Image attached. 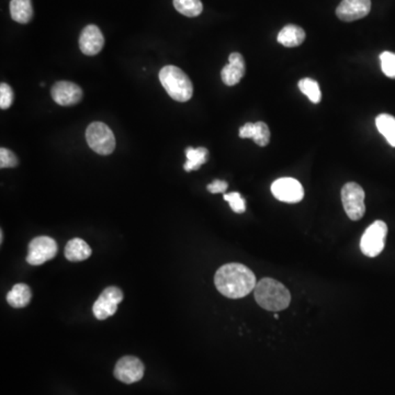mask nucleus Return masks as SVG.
<instances>
[{
    "mask_svg": "<svg viewBox=\"0 0 395 395\" xmlns=\"http://www.w3.org/2000/svg\"><path fill=\"white\" fill-rule=\"evenodd\" d=\"M224 200L228 202L230 209L233 210L234 212H245L246 203H245V200L242 198L241 194H238V192H230V194H224Z\"/></svg>",
    "mask_w": 395,
    "mask_h": 395,
    "instance_id": "nucleus-25",
    "label": "nucleus"
},
{
    "mask_svg": "<svg viewBox=\"0 0 395 395\" xmlns=\"http://www.w3.org/2000/svg\"><path fill=\"white\" fill-rule=\"evenodd\" d=\"M103 44H105V37L97 26L90 24L81 31L79 47L85 56H96L101 52Z\"/></svg>",
    "mask_w": 395,
    "mask_h": 395,
    "instance_id": "nucleus-13",
    "label": "nucleus"
},
{
    "mask_svg": "<svg viewBox=\"0 0 395 395\" xmlns=\"http://www.w3.org/2000/svg\"><path fill=\"white\" fill-rule=\"evenodd\" d=\"M90 245L81 238H73L66 244L65 257L69 262H78L86 260L92 255Z\"/></svg>",
    "mask_w": 395,
    "mask_h": 395,
    "instance_id": "nucleus-16",
    "label": "nucleus"
},
{
    "mask_svg": "<svg viewBox=\"0 0 395 395\" xmlns=\"http://www.w3.org/2000/svg\"><path fill=\"white\" fill-rule=\"evenodd\" d=\"M278 42L283 47H296L301 45L305 40V32L300 26L294 24L285 26L277 37Z\"/></svg>",
    "mask_w": 395,
    "mask_h": 395,
    "instance_id": "nucleus-17",
    "label": "nucleus"
},
{
    "mask_svg": "<svg viewBox=\"0 0 395 395\" xmlns=\"http://www.w3.org/2000/svg\"><path fill=\"white\" fill-rule=\"evenodd\" d=\"M51 94L53 100L63 107L77 105L83 99L81 87L71 81H58L52 87Z\"/></svg>",
    "mask_w": 395,
    "mask_h": 395,
    "instance_id": "nucleus-12",
    "label": "nucleus"
},
{
    "mask_svg": "<svg viewBox=\"0 0 395 395\" xmlns=\"http://www.w3.org/2000/svg\"><path fill=\"white\" fill-rule=\"evenodd\" d=\"M160 81L167 94L176 101L192 99L194 86L185 72L176 66H165L160 72Z\"/></svg>",
    "mask_w": 395,
    "mask_h": 395,
    "instance_id": "nucleus-3",
    "label": "nucleus"
},
{
    "mask_svg": "<svg viewBox=\"0 0 395 395\" xmlns=\"http://www.w3.org/2000/svg\"><path fill=\"white\" fill-rule=\"evenodd\" d=\"M387 235V226L383 221H376L367 228L362 241L360 249L367 257H377L383 253L385 246V238Z\"/></svg>",
    "mask_w": 395,
    "mask_h": 395,
    "instance_id": "nucleus-6",
    "label": "nucleus"
},
{
    "mask_svg": "<svg viewBox=\"0 0 395 395\" xmlns=\"http://www.w3.org/2000/svg\"><path fill=\"white\" fill-rule=\"evenodd\" d=\"M299 88L302 94H305L309 98L310 101L313 103H319L322 99V94L319 90V83L314 79L303 78L299 81Z\"/></svg>",
    "mask_w": 395,
    "mask_h": 395,
    "instance_id": "nucleus-23",
    "label": "nucleus"
},
{
    "mask_svg": "<svg viewBox=\"0 0 395 395\" xmlns=\"http://www.w3.org/2000/svg\"><path fill=\"white\" fill-rule=\"evenodd\" d=\"M0 241H1V243H3V230H1V235H0Z\"/></svg>",
    "mask_w": 395,
    "mask_h": 395,
    "instance_id": "nucleus-29",
    "label": "nucleus"
},
{
    "mask_svg": "<svg viewBox=\"0 0 395 395\" xmlns=\"http://www.w3.org/2000/svg\"><path fill=\"white\" fill-rule=\"evenodd\" d=\"M144 364L139 358L126 356L121 358L115 368V377L126 385L137 383L144 376Z\"/></svg>",
    "mask_w": 395,
    "mask_h": 395,
    "instance_id": "nucleus-9",
    "label": "nucleus"
},
{
    "mask_svg": "<svg viewBox=\"0 0 395 395\" xmlns=\"http://www.w3.org/2000/svg\"><path fill=\"white\" fill-rule=\"evenodd\" d=\"M215 283L223 296L241 299L249 296L257 285L256 276L245 264H226L215 272Z\"/></svg>",
    "mask_w": 395,
    "mask_h": 395,
    "instance_id": "nucleus-1",
    "label": "nucleus"
},
{
    "mask_svg": "<svg viewBox=\"0 0 395 395\" xmlns=\"http://www.w3.org/2000/svg\"><path fill=\"white\" fill-rule=\"evenodd\" d=\"M208 155H209V152L204 147H198V149L188 147L186 149L187 162L183 165V169L186 171L199 169L204 162H207Z\"/></svg>",
    "mask_w": 395,
    "mask_h": 395,
    "instance_id": "nucleus-21",
    "label": "nucleus"
},
{
    "mask_svg": "<svg viewBox=\"0 0 395 395\" xmlns=\"http://www.w3.org/2000/svg\"><path fill=\"white\" fill-rule=\"evenodd\" d=\"M11 18L18 24H26L33 16L31 0H11Z\"/></svg>",
    "mask_w": 395,
    "mask_h": 395,
    "instance_id": "nucleus-19",
    "label": "nucleus"
},
{
    "mask_svg": "<svg viewBox=\"0 0 395 395\" xmlns=\"http://www.w3.org/2000/svg\"><path fill=\"white\" fill-rule=\"evenodd\" d=\"M376 126L380 133L385 136L387 143L395 147V118L387 113H381L376 119Z\"/></svg>",
    "mask_w": 395,
    "mask_h": 395,
    "instance_id": "nucleus-20",
    "label": "nucleus"
},
{
    "mask_svg": "<svg viewBox=\"0 0 395 395\" xmlns=\"http://www.w3.org/2000/svg\"><path fill=\"white\" fill-rule=\"evenodd\" d=\"M122 300H124L122 291L117 287H109L100 294L97 301L94 302L92 306L94 317L101 321L112 317Z\"/></svg>",
    "mask_w": 395,
    "mask_h": 395,
    "instance_id": "nucleus-8",
    "label": "nucleus"
},
{
    "mask_svg": "<svg viewBox=\"0 0 395 395\" xmlns=\"http://www.w3.org/2000/svg\"><path fill=\"white\" fill-rule=\"evenodd\" d=\"M245 75V60L239 53H232L228 65L223 67L221 77L226 86H235Z\"/></svg>",
    "mask_w": 395,
    "mask_h": 395,
    "instance_id": "nucleus-14",
    "label": "nucleus"
},
{
    "mask_svg": "<svg viewBox=\"0 0 395 395\" xmlns=\"http://www.w3.org/2000/svg\"><path fill=\"white\" fill-rule=\"evenodd\" d=\"M364 189L356 183H346L342 189V201L346 215L353 221L362 219L366 212Z\"/></svg>",
    "mask_w": 395,
    "mask_h": 395,
    "instance_id": "nucleus-5",
    "label": "nucleus"
},
{
    "mask_svg": "<svg viewBox=\"0 0 395 395\" xmlns=\"http://www.w3.org/2000/svg\"><path fill=\"white\" fill-rule=\"evenodd\" d=\"M87 143L94 152L110 155L115 149V137L111 128L102 122H92L86 130Z\"/></svg>",
    "mask_w": 395,
    "mask_h": 395,
    "instance_id": "nucleus-4",
    "label": "nucleus"
},
{
    "mask_svg": "<svg viewBox=\"0 0 395 395\" xmlns=\"http://www.w3.org/2000/svg\"><path fill=\"white\" fill-rule=\"evenodd\" d=\"M371 10V0H343L336 9V16L342 22H356L364 18Z\"/></svg>",
    "mask_w": 395,
    "mask_h": 395,
    "instance_id": "nucleus-11",
    "label": "nucleus"
},
{
    "mask_svg": "<svg viewBox=\"0 0 395 395\" xmlns=\"http://www.w3.org/2000/svg\"><path fill=\"white\" fill-rule=\"evenodd\" d=\"M13 102V92L11 87L8 84L0 85V108L5 110L8 109Z\"/></svg>",
    "mask_w": 395,
    "mask_h": 395,
    "instance_id": "nucleus-27",
    "label": "nucleus"
},
{
    "mask_svg": "<svg viewBox=\"0 0 395 395\" xmlns=\"http://www.w3.org/2000/svg\"><path fill=\"white\" fill-rule=\"evenodd\" d=\"M58 254V244L49 236H37L29 244L26 262L32 266H40L53 260Z\"/></svg>",
    "mask_w": 395,
    "mask_h": 395,
    "instance_id": "nucleus-7",
    "label": "nucleus"
},
{
    "mask_svg": "<svg viewBox=\"0 0 395 395\" xmlns=\"http://www.w3.org/2000/svg\"><path fill=\"white\" fill-rule=\"evenodd\" d=\"M380 60L385 76L395 79V53L385 51L380 54Z\"/></svg>",
    "mask_w": 395,
    "mask_h": 395,
    "instance_id": "nucleus-24",
    "label": "nucleus"
},
{
    "mask_svg": "<svg viewBox=\"0 0 395 395\" xmlns=\"http://www.w3.org/2000/svg\"><path fill=\"white\" fill-rule=\"evenodd\" d=\"M18 158L11 151L5 147L0 149V167L13 168L18 166Z\"/></svg>",
    "mask_w": 395,
    "mask_h": 395,
    "instance_id": "nucleus-26",
    "label": "nucleus"
},
{
    "mask_svg": "<svg viewBox=\"0 0 395 395\" xmlns=\"http://www.w3.org/2000/svg\"><path fill=\"white\" fill-rule=\"evenodd\" d=\"M271 192L276 199L287 203H298L304 198L301 183L294 178H280L271 185Z\"/></svg>",
    "mask_w": 395,
    "mask_h": 395,
    "instance_id": "nucleus-10",
    "label": "nucleus"
},
{
    "mask_svg": "<svg viewBox=\"0 0 395 395\" xmlns=\"http://www.w3.org/2000/svg\"><path fill=\"white\" fill-rule=\"evenodd\" d=\"M239 137L242 139H253L260 146H266L270 141V130L264 122L249 124L239 128Z\"/></svg>",
    "mask_w": 395,
    "mask_h": 395,
    "instance_id": "nucleus-15",
    "label": "nucleus"
},
{
    "mask_svg": "<svg viewBox=\"0 0 395 395\" xmlns=\"http://www.w3.org/2000/svg\"><path fill=\"white\" fill-rule=\"evenodd\" d=\"M228 187V183H226V181L215 180L208 186V190H209L211 194H222V192H226Z\"/></svg>",
    "mask_w": 395,
    "mask_h": 395,
    "instance_id": "nucleus-28",
    "label": "nucleus"
},
{
    "mask_svg": "<svg viewBox=\"0 0 395 395\" xmlns=\"http://www.w3.org/2000/svg\"><path fill=\"white\" fill-rule=\"evenodd\" d=\"M176 10L186 17H198L203 10L201 0H174Z\"/></svg>",
    "mask_w": 395,
    "mask_h": 395,
    "instance_id": "nucleus-22",
    "label": "nucleus"
},
{
    "mask_svg": "<svg viewBox=\"0 0 395 395\" xmlns=\"http://www.w3.org/2000/svg\"><path fill=\"white\" fill-rule=\"evenodd\" d=\"M255 300L262 309L278 312L287 309L291 302V294L283 283L264 278L254 289Z\"/></svg>",
    "mask_w": 395,
    "mask_h": 395,
    "instance_id": "nucleus-2",
    "label": "nucleus"
},
{
    "mask_svg": "<svg viewBox=\"0 0 395 395\" xmlns=\"http://www.w3.org/2000/svg\"><path fill=\"white\" fill-rule=\"evenodd\" d=\"M31 298L32 292L29 285H24V283H18V285H13L12 289L7 294V302L12 308L22 309V308H26L30 303Z\"/></svg>",
    "mask_w": 395,
    "mask_h": 395,
    "instance_id": "nucleus-18",
    "label": "nucleus"
}]
</instances>
